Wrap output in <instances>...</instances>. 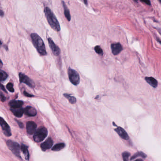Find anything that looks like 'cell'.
<instances>
[{"instance_id": "1", "label": "cell", "mask_w": 161, "mask_h": 161, "mask_svg": "<svg viewBox=\"0 0 161 161\" xmlns=\"http://www.w3.org/2000/svg\"><path fill=\"white\" fill-rule=\"evenodd\" d=\"M44 13L48 22L51 28L56 31H60L61 29L60 24L55 14L51 11V10L49 7H46L44 8Z\"/></svg>"}, {"instance_id": "2", "label": "cell", "mask_w": 161, "mask_h": 161, "mask_svg": "<svg viewBox=\"0 0 161 161\" xmlns=\"http://www.w3.org/2000/svg\"><path fill=\"white\" fill-rule=\"evenodd\" d=\"M31 37L32 43L40 54L42 56L47 55L45 46L41 37L36 33H32Z\"/></svg>"}, {"instance_id": "3", "label": "cell", "mask_w": 161, "mask_h": 161, "mask_svg": "<svg viewBox=\"0 0 161 161\" xmlns=\"http://www.w3.org/2000/svg\"><path fill=\"white\" fill-rule=\"evenodd\" d=\"M48 135V130L45 127H41L36 130L34 135V139L36 142H41L43 141Z\"/></svg>"}, {"instance_id": "4", "label": "cell", "mask_w": 161, "mask_h": 161, "mask_svg": "<svg viewBox=\"0 0 161 161\" xmlns=\"http://www.w3.org/2000/svg\"><path fill=\"white\" fill-rule=\"evenodd\" d=\"M68 75L71 83L75 85H77L80 83V79L77 71L71 68L68 69Z\"/></svg>"}, {"instance_id": "5", "label": "cell", "mask_w": 161, "mask_h": 161, "mask_svg": "<svg viewBox=\"0 0 161 161\" xmlns=\"http://www.w3.org/2000/svg\"><path fill=\"white\" fill-rule=\"evenodd\" d=\"M7 145H8V148L12 151L13 153L17 157H19L20 158H21L20 154L21 146L18 143L13 141L12 140H8L7 142Z\"/></svg>"}, {"instance_id": "6", "label": "cell", "mask_w": 161, "mask_h": 161, "mask_svg": "<svg viewBox=\"0 0 161 161\" xmlns=\"http://www.w3.org/2000/svg\"><path fill=\"white\" fill-rule=\"evenodd\" d=\"M0 125L1 126L3 132L7 137L12 136L11 130L8 123L4 120V118L0 117Z\"/></svg>"}, {"instance_id": "7", "label": "cell", "mask_w": 161, "mask_h": 161, "mask_svg": "<svg viewBox=\"0 0 161 161\" xmlns=\"http://www.w3.org/2000/svg\"><path fill=\"white\" fill-rule=\"evenodd\" d=\"M19 76L20 83H25L28 86L30 87L31 88H34L35 86V84L34 82L31 79L29 78L28 76L24 75L22 73H20Z\"/></svg>"}, {"instance_id": "8", "label": "cell", "mask_w": 161, "mask_h": 161, "mask_svg": "<svg viewBox=\"0 0 161 161\" xmlns=\"http://www.w3.org/2000/svg\"><path fill=\"white\" fill-rule=\"evenodd\" d=\"M48 40L49 46L50 48L51 49L53 54L55 56H59L60 53V50L59 48L54 43V42L51 38H49Z\"/></svg>"}, {"instance_id": "9", "label": "cell", "mask_w": 161, "mask_h": 161, "mask_svg": "<svg viewBox=\"0 0 161 161\" xmlns=\"http://www.w3.org/2000/svg\"><path fill=\"white\" fill-rule=\"evenodd\" d=\"M37 124L34 122L29 121L27 123V132L30 135H32L36 132Z\"/></svg>"}, {"instance_id": "10", "label": "cell", "mask_w": 161, "mask_h": 161, "mask_svg": "<svg viewBox=\"0 0 161 161\" xmlns=\"http://www.w3.org/2000/svg\"><path fill=\"white\" fill-rule=\"evenodd\" d=\"M53 144V141L51 137H49L45 142L41 145V148L43 151H46V150L50 149Z\"/></svg>"}, {"instance_id": "11", "label": "cell", "mask_w": 161, "mask_h": 161, "mask_svg": "<svg viewBox=\"0 0 161 161\" xmlns=\"http://www.w3.org/2000/svg\"><path fill=\"white\" fill-rule=\"evenodd\" d=\"M111 48L112 52L114 55H118L122 50V45L120 43L112 44Z\"/></svg>"}, {"instance_id": "12", "label": "cell", "mask_w": 161, "mask_h": 161, "mask_svg": "<svg viewBox=\"0 0 161 161\" xmlns=\"http://www.w3.org/2000/svg\"><path fill=\"white\" fill-rule=\"evenodd\" d=\"M115 131L117 132L120 137L124 140H128L129 137L128 134L126 132L125 130L121 127H118L117 128L114 129Z\"/></svg>"}, {"instance_id": "13", "label": "cell", "mask_w": 161, "mask_h": 161, "mask_svg": "<svg viewBox=\"0 0 161 161\" xmlns=\"http://www.w3.org/2000/svg\"><path fill=\"white\" fill-rule=\"evenodd\" d=\"M24 113L28 116H35L37 114V111L34 107L28 106L24 109Z\"/></svg>"}, {"instance_id": "14", "label": "cell", "mask_w": 161, "mask_h": 161, "mask_svg": "<svg viewBox=\"0 0 161 161\" xmlns=\"http://www.w3.org/2000/svg\"><path fill=\"white\" fill-rule=\"evenodd\" d=\"M11 110L12 112V113L14 114V115L17 117H22L24 113V109L22 107L16 108H11Z\"/></svg>"}, {"instance_id": "15", "label": "cell", "mask_w": 161, "mask_h": 161, "mask_svg": "<svg viewBox=\"0 0 161 161\" xmlns=\"http://www.w3.org/2000/svg\"><path fill=\"white\" fill-rule=\"evenodd\" d=\"M23 105V102L21 100H12L9 102V105L12 108L21 107Z\"/></svg>"}, {"instance_id": "16", "label": "cell", "mask_w": 161, "mask_h": 161, "mask_svg": "<svg viewBox=\"0 0 161 161\" xmlns=\"http://www.w3.org/2000/svg\"><path fill=\"white\" fill-rule=\"evenodd\" d=\"M145 81L153 88L157 87L158 83L156 80L152 77H145Z\"/></svg>"}, {"instance_id": "17", "label": "cell", "mask_w": 161, "mask_h": 161, "mask_svg": "<svg viewBox=\"0 0 161 161\" xmlns=\"http://www.w3.org/2000/svg\"><path fill=\"white\" fill-rule=\"evenodd\" d=\"M62 5L64 8V12L65 16L68 21H70L71 17L69 10L67 8V5L65 3V2L64 1H62Z\"/></svg>"}, {"instance_id": "18", "label": "cell", "mask_w": 161, "mask_h": 161, "mask_svg": "<svg viewBox=\"0 0 161 161\" xmlns=\"http://www.w3.org/2000/svg\"><path fill=\"white\" fill-rule=\"evenodd\" d=\"M21 149L24 153L25 159L27 160L28 161L29 159V152L28 150V146L24 144H22L21 145Z\"/></svg>"}, {"instance_id": "19", "label": "cell", "mask_w": 161, "mask_h": 161, "mask_svg": "<svg viewBox=\"0 0 161 161\" xmlns=\"http://www.w3.org/2000/svg\"><path fill=\"white\" fill-rule=\"evenodd\" d=\"M65 146V144L63 143H60L59 144H57L53 146L52 148V150L54 151H58L60 150L63 149Z\"/></svg>"}, {"instance_id": "20", "label": "cell", "mask_w": 161, "mask_h": 161, "mask_svg": "<svg viewBox=\"0 0 161 161\" xmlns=\"http://www.w3.org/2000/svg\"><path fill=\"white\" fill-rule=\"evenodd\" d=\"M64 96L68 99V100L71 104H75L76 102V99L75 97L71 96V95L68 94L67 93L64 94Z\"/></svg>"}, {"instance_id": "21", "label": "cell", "mask_w": 161, "mask_h": 161, "mask_svg": "<svg viewBox=\"0 0 161 161\" xmlns=\"http://www.w3.org/2000/svg\"><path fill=\"white\" fill-rule=\"evenodd\" d=\"M147 156V155L145 154V153H144L142 152H138L137 153H135L130 158V160H132L134 159H135L137 157H141L142 158H145V157Z\"/></svg>"}, {"instance_id": "22", "label": "cell", "mask_w": 161, "mask_h": 161, "mask_svg": "<svg viewBox=\"0 0 161 161\" xmlns=\"http://www.w3.org/2000/svg\"><path fill=\"white\" fill-rule=\"evenodd\" d=\"M130 153L128 152H124L122 153V156L123 161H129V158Z\"/></svg>"}, {"instance_id": "23", "label": "cell", "mask_w": 161, "mask_h": 161, "mask_svg": "<svg viewBox=\"0 0 161 161\" xmlns=\"http://www.w3.org/2000/svg\"><path fill=\"white\" fill-rule=\"evenodd\" d=\"M8 77L7 74L3 71H0V81H3L5 80Z\"/></svg>"}, {"instance_id": "24", "label": "cell", "mask_w": 161, "mask_h": 161, "mask_svg": "<svg viewBox=\"0 0 161 161\" xmlns=\"http://www.w3.org/2000/svg\"><path fill=\"white\" fill-rule=\"evenodd\" d=\"M95 51V52L98 54V55L102 56L103 54V50H102L101 48L99 46H96L94 48Z\"/></svg>"}, {"instance_id": "25", "label": "cell", "mask_w": 161, "mask_h": 161, "mask_svg": "<svg viewBox=\"0 0 161 161\" xmlns=\"http://www.w3.org/2000/svg\"><path fill=\"white\" fill-rule=\"evenodd\" d=\"M6 87H7V89L10 92H13L14 91V89L13 88V85L12 83H8Z\"/></svg>"}, {"instance_id": "26", "label": "cell", "mask_w": 161, "mask_h": 161, "mask_svg": "<svg viewBox=\"0 0 161 161\" xmlns=\"http://www.w3.org/2000/svg\"><path fill=\"white\" fill-rule=\"evenodd\" d=\"M0 99L3 102H4L6 100V98L5 97L4 95L1 92V91H0Z\"/></svg>"}, {"instance_id": "27", "label": "cell", "mask_w": 161, "mask_h": 161, "mask_svg": "<svg viewBox=\"0 0 161 161\" xmlns=\"http://www.w3.org/2000/svg\"><path fill=\"white\" fill-rule=\"evenodd\" d=\"M24 95L25 96H26V97H29V98H31V97H34V95L29 94L27 92H26V91H24Z\"/></svg>"}, {"instance_id": "28", "label": "cell", "mask_w": 161, "mask_h": 161, "mask_svg": "<svg viewBox=\"0 0 161 161\" xmlns=\"http://www.w3.org/2000/svg\"><path fill=\"white\" fill-rule=\"evenodd\" d=\"M140 1L143 3H144L145 4L148 5H151V2H150V0H140Z\"/></svg>"}, {"instance_id": "29", "label": "cell", "mask_w": 161, "mask_h": 161, "mask_svg": "<svg viewBox=\"0 0 161 161\" xmlns=\"http://www.w3.org/2000/svg\"><path fill=\"white\" fill-rule=\"evenodd\" d=\"M0 88H1V89H2V90H4V92H7V91L6 90V89H5V88L4 86L2 83H0Z\"/></svg>"}, {"instance_id": "30", "label": "cell", "mask_w": 161, "mask_h": 161, "mask_svg": "<svg viewBox=\"0 0 161 161\" xmlns=\"http://www.w3.org/2000/svg\"><path fill=\"white\" fill-rule=\"evenodd\" d=\"M17 122H18L19 125V126H20L21 128H23L24 127V125H23V124L22 122H19V121H17Z\"/></svg>"}, {"instance_id": "31", "label": "cell", "mask_w": 161, "mask_h": 161, "mask_svg": "<svg viewBox=\"0 0 161 161\" xmlns=\"http://www.w3.org/2000/svg\"><path fill=\"white\" fill-rule=\"evenodd\" d=\"M4 12L2 10H0V16L3 17L4 16Z\"/></svg>"}, {"instance_id": "32", "label": "cell", "mask_w": 161, "mask_h": 161, "mask_svg": "<svg viewBox=\"0 0 161 161\" xmlns=\"http://www.w3.org/2000/svg\"><path fill=\"white\" fill-rule=\"evenodd\" d=\"M3 65V63L2 62V61H1V60L0 59V69L2 67Z\"/></svg>"}, {"instance_id": "33", "label": "cell", "mask_w": 161, "mask_h": 161, "mask_svg": "<svg viewBox=\"0 0 161 161\" xmlns=\"http://www.w3.org/2000/svg\"><path fill=\"white\" fill-rule=\"evenodd\" d=\"M83 2H84V4L87 5V4H88V1H87V0H83Z\"/></svg>"}, {"instance_id": "34", "label": "cell", "mask_w": 161, "mask_h": 161, "mask_svg": "<svg viewBox=\"0 0 161 161\" xmlns=\"http://www.w3.org/2000/svg\"><path fill=\"white\" fill-rule=\"evenodd\" d=\"M143 161V160L141 159H137V160H136L135 161Z\"/></svg>"}, {"instance_id": "35", "label": "cell", "mask_w": 161, "mask_h": 161, "mask_svg": "<svg viewBox=\"0 0 161 161\" xmlns=\"http://www.w3.org/2000/svg\"><path fill=\"white\" fill-rule=\"evenodd\" d=\"M2 43L1 41H0V47H1V45H2Z\"/></svg>"}, {"instance_id": "36", "label": "cell", "mask_w": 161, "mask_h": 161, "mask_svg": "<svg viewBox=\"0 0 161 161\" xmlns=\"http://www.w3.org/2000/svg\"><path fill=\"white\" fill-rule=\"evenodd\" d=\"M158 1H159V2L161 4V0H158Z\"/></svg>"}, {"instance_id": "37", "label": "cell", "mask_w": 161, "mask_h": 161, "mask_svg": "<svg viewBox=\"0 0 161 161\" xmlns=\"http://www.w3.org/2000/svg\"><path fill=\"white\" fill-rule=\"evenodd\" d=\"M134 1H135V2H137V0H134Z\"/></svg>"}, {"instance_id": "38", "label": "cell", "mask_w": 161, "mask_h": 161, "mask_svg": "<svg viewBox=\"0 0 161 161\" xmlns=\"http://www.w3.org/2000/svg\"><path fill=\"white\" fill-rule=\"evenodd\" d=\"M159 42H160V43H161V41H159Z\"/></svg>"}]
</instances>
